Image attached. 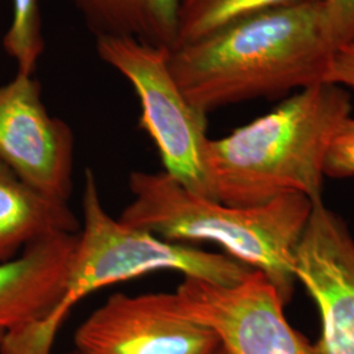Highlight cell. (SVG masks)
I'll use <instances>...</instances> for the list:
<instances>
[{
  "mask_svg": "<svg viewBox=\"0 0 354 354\" xmlns=\"http://www.w3.org/2000/svg\"><path fill=\"white\" fill-rule=\"evenodd\" d=\"M333 46L320 0L254 13L171 50L187 100L206 114L323 82Z\"/></svg>",
  "mask_w": 354,
  "mask_h": 354,
  "instance_id": "cell-1",
  "label": "cell"
},
{
  "mask_svg": "<svg viewBox=\"0 0 354 354\" xmlns=\"http://www.w3.org/2000/svg\"><path fill=\"white\" fill-rule=\"evenodd\" d=\"M351 113L348 92L320 82L226 137L209 140L205 165L215 201L248 207L290 194L323 200L329 147Z\"/></svg>",
  "mask_w": 354,
  "mask_h": 354,
  "instance_id": "cell-2",
  "label": "cell"
},
{
  "mask_svg": "<svg viewBox=\"0 0 354 354\" xmlns=\"http://www.w3.org/2000/svg\"><path fill=\"white\" fill-rule=\"evenodd\" d=\"M129 188L133 201L121 222L165 241L216 244L263 273L285 304L290 301L295 250L313 212L310 198L290 194L259 206H230L192 193L165 172H131Z\"/></svg>",
  "mask_w": 354,
  "mask_h": 354,
  "instance_id": "cell-3",
  "label": "cell"
},
{
  "mask_svg": "<svg viewBox=\"0 0 354 354\" xmlns=\"http://www.w3.org/2000/svg\"><path fill=\"white\" fill-rule=\"evenodd\" d=\"M160 270L222 286L241 283L253 272L225 253L165 241L111 216L95 175L87 168L83 226L59 301L46 317L4 333L0 354H51L55 336L76 304L95 291Z\"/></svg>",
  "mask_w": 354,
  "mask_h": 354,
  "instance_id": "cell-4",
  "label": "cell"
},
{
  "mask_svg": "<svg viewBox=\"0 0 354 354\" xmlns=\"http://www.w3.org/2000/svg\"><path fill=\"white\" fill-rule=\"evenodd\" d=\"M96 51L136 91L140 127L153 140L167 175L214 200L205 165L207 115L190 104L169 68L171 50L130 37L96 38Z\"/></svg>",
  "mask_w": 354,
  "mask_h": 354,
  "instance_id": "cell-5",
  "label": "cell"
},
{
  "mask_svg": "<svg viewBox=\"0 0 354 354\" xmlns=\"http://www.w3.org/2000/svg\"><path fill=\"white\" fill-rule=\"evenodd\" d=\"M171 301L181 317L213 330L228 354H320L291 327L279 291L257 270L231 286L184 277Z\"/></svg>",
  "mask_w": 354,
  "mask_h": 354,
  "instance_id": "cell-6",
  "label": "cell"
},
{
  "mask_svg": "<svg viewBox=\"0 0 354 354\" xmlns=\"http://www.w3.org/2000/svg\"><path fill=\"white\" fill-rule=\"evenodd\" d=\"M0 162L32 188L68 201L74 136L64 121L46 111L33 75L17 73L0 86Z\"/></svg>",
  "mask_w": 354,
  "mask_h": 354,
  "instance_id": "cell-7",
  "label": "cell"
},
{
  "mask_svg": "<svg viewBox=\"0 0 354 354\" xmlns=\"http://www.w3.org/2000/svg\"><path fill=\"white\" fill-rule=\"evenodd\" d=\"M75 354H214L216 335L181 317L171 292H117L76 329Z\"/></svg>",
  "mask_w": 354,
  "mask_h": 354,
  "instance_id": "cell-8",
  "label": "cell"
},
{
  "mask_svg": "<svg viewBox=\"0 0 354 354\" xmlns=\"http://www.w3.org/2000/svg\"><path fill=\"white\" fill-rule=\"evenodd\" d=\"M297 282L315 302L322 320L320 354H354V238L323 200L313 203L295 250Z\"/></svg>",
  "mask_w": 354,
  "mask_h": 354,
  "instance_id": "cell-9",
  "label": "cell"
},
{
  "mask_svg": "<svg viewBox=\"0 0 354 354\" xmlns=\"http://www.w3.org/2000/svg\"><path fill=\"white\" fill-rule=\"evenodd\" d=\"M79 234H59L28 245L0 264V330L46 317L59 301L75 256Z\"/></svg>",
  "mask_w": 354,
  "mask_h": 354,
  "instance_id": "cell-10",
  "label": "cell"
},
{
  "mask_svg": "<svg viewBox=\"0 0 354 354\" xmlns=\"http://www.w3.org/2000/svg\"><path fill=\"white\" fill-rule=\"evenodd\" d=\"M79 231V221L66 201L32 188L0 162V264L35 241Z\"/></svg>",
  "mask_w": 354,
  "mask_h": 354,
  "instance_id": "cell-11",
  "label": "cell"
},
{
  "mask_svg": "<svg viewBox=\"0 0 354 354\" xmlns=\"http://www.w3.org/2000/svg\"><path fill=\"white\" fill-rule=\"evenodd\" d=\"M181 0H71L96 38L130 37L172 50Z\"/></svg>",
  "mask_w": 354,
  "mask_h": 354,
  "instance_id": "cell-12",
  "label": "cell"
},
{
  "mask_svg": "<svg viewBox=\"0 0 354 354\" xmlns=\"http://www.w3.org/2000/svg\"><path fill=\"white\" fill-rule=\"evenodd\" d=\"M299 1L306 0H181L175 48L205 37L243 17Z\"/></svg>",
  "mask_w": 354,
  "mask_h": 354,
  "instance_id": "cell-13",
  "label": "cell"
},
{
  "mask_svg": "<svg viewBox=\"0 0 354 354\" xmlns=\"http://www.w3.org/2000/svg\"><path fill=\"white\" fill-rule=\"evenodd\" d=\"M3 46L17 64V73L33 75L45 49L39 0H13L12 23Z\"/></svg>",
  "mask_w": 354,
  "mask_h": 354,
  "instance_id": "cell-14",
  "label": "cell"
},
{
  "mask_svg": "<svg viewBox=\"0 0 354 354\" xmlns=\"http://www.w3.org/2000/svg\"><path fill=\"white\" fill-rule=\"evenodd\" d=\"M324 174L335 178L354 176L353 117H349L342 124L332 142L324 165Z\"/></svg>",
  "mask_w": 354,
  "mask_h": 354,
  "instance_id": "cell-15",
  "label": "cell"
},
{
  "mask_svg": "<svg viewBox=\"0 0 354 354\" xmlns=\"http://www.w3.org/2000/svg\"><path fill=\"white\" fill-rule=\"evenodd\" d=\"M326 32L333 49L354 41V0H320Z\"/></svg>",
  "mask_w": 354,
  "mask_h": 354,
  "instance_id": "cell-16",
  "label": "cell"
},
{
  "mask_svg": "<svg viewBox=\"0 0 354 354\" xmlns=\"http://www.w3.org/2000/svg\"><path fill=\"white\" fill-rule=\"evenodd\" d=\"M323 82L354 91V41L333 49Z\"/></svg>",
  "mask_w": 354,
  "mask_h": 354,
  "instance_id": "cell-17",
  "label": "cell"
},
{
  "mask_svg": "<svg viewBox=\"0 0 354 354\" xmlns=\"http://www.w3.org/2000/svg\"><path fill=\"white\" fill-rule=\"evenodd\" d=\"M214 354H228L227 352H226V351H225V349H223V348H222V346H221V348H219V349H218V351H216V352H215Z\"/></svg>",
  "mask_w": 354,
  "mask_h": 354,
  "instance_id": "cell-18",
  "label": "cell"
},
{
  "mask_svg": "<svg viewBox=\"0 0 354 354\" xmlns=\"http://www.w3.org/2000/svg\"><path fill=\"white\" fill-rule=\"evenodd\" d=\"M3 337H4V332L0 330V346H1V342H3Z\"/></svg>",
  "mask_w": 354,
  "mask_h": 354,
  "instance_id": "cell-19",
  "label": "cell"
},
{
  "mask_svg": "<svg viewBox=\"0 0 354 354\" xmlns=\"http://www.w3.org/2000/svg\"><path fill=\"white\" fill-rule=\"evenodd\" d=\"M70 354H75V353H74V352H73V353H70Z\"/></svg>",
  "mask_w": 354,
  "mask_h": 354,
  "instance_id": "cell-20",
  "label": "cell"
}]
</instances>
